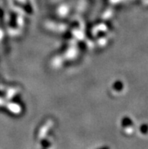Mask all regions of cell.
Returning <instances> with one entry per match:
<instances>
[{"label":"cell","mask_w":148,"mask_h":149,"mask_svg":"<svg viewBox=\"0 0 148 149\" xmlns=\"http://www.w3.org/2000/svg\"><path fill=\"white\" fill-rule=\"evenodd\" d=\"M100 149H109V148L107 147H104V148H101Z\"/></svg>","instance_id":"cell-1"}]
</instances>
